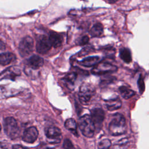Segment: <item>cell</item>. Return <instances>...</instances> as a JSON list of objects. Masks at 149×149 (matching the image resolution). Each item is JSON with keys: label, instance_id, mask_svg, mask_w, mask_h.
I'll use <instances>...</instances> for the list:
<instances>
[{"label": "cell", "instance_id": "20", "mask_svg": "<svg viewBox=\"0 0 149 149\" xmlns=\"http://www.w3.org/2000/svg\"><path fill=\"white\" fill-rule=\"evenodd\" d=\"M119 55L120 58L126 63H130L132 61V56L130 51L129 49L123 48L120 49Z\"/></svg>", "mask_w": 149, "mask_h": 149}, {"label": "cell", "instance_id": "28", "mask_svg": "<svg viewBox=\"0 0 149 149\" xmlns=\"http://www.w3.org/2000/svg\"><path fill=\"white\" fill-rule=\"evenodd\" d=\"M6 47V45H5V44L2 41L0 40V50H2V49H4Z\"/></svg>", "mask_w": 149, "mask_h": 149}, {"label": "cell", "instance_id": "14", "mask_svg": "<svg viewBox=\"0 0 149 149\" xmlns=\"http://www.w3.org/2000/svg\"><path fill=\"white\" fill-rule=\"evenodd\" d=\"M16 59L15 55L11 52H5L0 54V65L6 66Z\"/></svg>", "mask_w": 149, "mask_h": 149}, {"label": "cell", "instance_id": "12", "mask_svg": "<svg viewBox=\"0 0 149 149\" xmlns=\"http://www.w3.org/2000/svg\"><path fill=\"white\" fill-rule=\"evenodd\" d=\"M27 63L31 69H37L43 65L44 60L38 55H33L28 59Z\"/></svg>", "mask_w": 149, "mask_h": 149}, {"label": "cell", "instance_id": "7", "mask_svg": "<svg viewBox=\"0 0 149 149\" xmlns=\"http://www.w3.org/2000/svg\"><path fill=\"white\" fill-rule=\"evenodd\" d=\"M45 133L49 143H58L61 139V131L56 126H49L45 129Z\"/></svg>", "mask_w": 149, "mask_h": 149}, {"label": "cell", "instance_id": "10", "mask_svg": "<svg viewBox=\"0 0 149 149\" xmlns=\"http://www.w3.org/2000/svg\"><path fill=\"white\" fill-rule=\"evenodd\" d=\"M38 136V132L37 128L34 126H31L24 130L22 136V139L27 143H33L37 140Z\"/></svg>", "mask_w": 149, "mask_h": 149}, {"label": "cell", "instance_id": "21", "mask_svg": "<svg viewBox=\"0 0 149 149\" xmlns=\"http://www.w3.org/2000/svg\"><path fill=\"white\" fill-rule=\"evenodd\" d=\"M77 73L74 72H70L68 73L65 77V81L69 84L73 85L77 78Z\"/></svg>", "mask_w": 149, "mask_h": 149}, {"label": "cell", "instance_id": "3", "mask_svg": "<svg viewBox=\"0 0 149 149\" xmlns=\"http://www.w3.org/2000/svg\"><path fill=\"white\" fill-rule=\"evenodd\" d=\"M95 93L94 87L88 83H84L80 87L79 98L83 104H87Z\"/></svg>", "mask_w": 149, "mask_h": 149}, {"label": "cell", "instance_id": "8", "mask_svg": "<svg viewBox=\"0 0 149 149\" xmlns=\"http://www.w3.org/2000/svg\"><path fill=\"white\" fill-rule=\"evenodd\" d=\"M52 45L49 40V37L45 35H40L37 38L36 50L41 54H46L51 48Z\"/></svg>", "mask_w": 149, "mask_h": 149}, {"label": "cell", "instance_id": "29", "mask_svg": "<svg viewBox=\"0 0 149 149\" xmlns=\"http://www.w3.org/2000/svg\"><path fill=\"white\" fill-rule=\"evenodd\" d=\"M107 2H109V3H114V2H116V1H118V0H106Z\"/></svg>", "mask_w": 149, "mask_h": 149}, {"label": "cell", "instance_id": "19", "mask_svg": "<svg viewBox=\"0 0 149 149\" xmlns=\"http://www.w3.org/2000/svg\"><path fill=\"white\" fill-rule=\"evenodd\" d=\"M119 90L121 95L125 99H129L133 97L135 94V92L133 90L125 86H120L119 88Z\"/></svg>", "mask_w": 149, "mask_h": 149}, {"label": "cell", "instance_id": "4", "mask_svg": "<svg viewBox=\"0 0 149 149\" xmlns=\"http://www.w3.org/2000/svg\"><path fill=\"white\" fill-rule=\"evenodd\" d=\"M3 128L6 134L12 139H15L19 134V127L16 120L12 117H8L3 122Z\"/></svg>", "mask_w": 149, "mask_h": 149}, {"label": "cell", "instance_id": "11", "mask_svg": "<svg viewBox=\"0 0 149 149\" xmlns=\"http://www.w3.org/2000/svg\"><path fill=\"white\" fill-rule=\"evenodd\" d=\"M20 74V70L15 66L9 67L0 73V80L10 79L14 80L15 78Z\"/></svg>", "mask_w": 149, "mask_h": 149}, {"label": "cell", "instance_id": "26", "mask_svg": "<svg viewBox=\"0 0 149 149\" xmlns=\"http://www.w3.org/2000/svg\"><path fill=\"white\" fill-rule=\"evenodd\" d=\"M139 83L140 84L139 85V88H140V90L141 91H143V89H144V86L141 85V84H144V83H143V79L141 77H140V78H139Z\"/></svg>", "mask_w": 149, "mask_h": 149}, {"label": "cell", "instance_id": "31", "mask_svg": "<svg viewBox=\"0 0 149 149\" xmlns=\"http://www.w3.org/2000/svg\"><path fill=\"white\" fill-rule=\"evenodd\" d=\"M47 149H51V148H47Z\"/></svg>", "mask_w": 149, "mask_h": 149}, {"label": "cell", "instance_id": "17", "mask_svg": "<svg viewBox=\"0 0 149 149\" xmlns=\"http://www.w3.org/2000/svg\"><path fill=\"white\" fill-rule=\"evenodd\" d=\"M65 126L66 129L69 130L75 136H77V123L74 119L70 118L67 119L65 122Z\"/></svg>", "mask_w": 149, "mask_h": 149}, {"label": "cell", "instance_id": "1", "mask_svg": "<svg viewBox=\"0 0 149 149\" xmlns=\"http://www.w3.org/2000/svg\"><path fill=\"white\" fill-rule=\"evenodd\" d=\"M108 129L111 134L119 136L126 131V124L125 117L120 113H115L109 124Z\"/></svg>", "mask_w": 149, "mask_h": 149}, {"label": "cell", "instance_id": "24", "mask_svg": "<svg viewBox=\"0 0 149 149\" xmlns=\"http://www.w3.org/2000/svg\"><path fill=\"white\" fill-rule=\"evenodd\" d=\"M92 50V48L91 47H86V48H84L83 49H81L79 53V55L80 56H84V55H86L87 54H88L89 52H90Z\"/></svg>", "mask_w": 149, "mask_h": 149}, {"label": "cell", "instance_id": "5", "mask_svg": "<svg viewBox=\"0 0 149 149\" xmlns=\"http://www.w3.org/2000/svg\"><path fill=\"white\" fill-rule=\"evenodd\" d=\"M34 47V41L29 36L24 37L19 45V52L22 57L28 56L32 52Z\"/></svg>", "mask_w": 149, "mask_h": 149}, {"label": "cell", "instance_id": "25", "mask_svg": "<svg viewBox=\"0 0 149 149\" xmlns=\"http://www.w3.org/2000/svg\"><path fill=\"white\" fill-rule=\"evenodd\" d=\"M89 41V38L88 36H84L83 37H82L81 39L80 40V45H85Z\"/></svg>", "mask_w": 149, "mask_h": 149}, {"label": "cell", "instance_id": "30", "mask_svg": "<svg viewBox=\"0 0 149 149\" xmlns=\"http://www.w3.org/2000/svg\"><path fill=\"white\" fill-rule=\"evenodd\" d=\"M1 125H0V131H1Z\"/></svg>", "mask_w": 149, "mask_h": 149}, {"label": "cell", "instance_id": "16", "mask_svg": "<svg viewBox=\"0 0 149 149\" xmlns=\"http://www.w3.org/2000/svg\"><path fill=\"white\" fill-rule=\"evenodd\" d=\"M122 106L121 101L119 98L108 100L105 102V107L109 111H114L120 108Z\"/></svg>", "mask_w": 149, "mask_h": 149}, {"label": "cell", "instance_id": "13", "mask_svg": "<svg viewBox=\"0 0 149 149\" xmlns=\"http://www.w3.org/2000/svg\"><path fill=\"white\" fill-rule=\"evenodd\" d=\"M49 40L52 46L54 48H58L61 47L63 41V38L61 35L56 32L50 33Z\"/></svg>", "mask_w": 149, "mask_h": 149}, {"label": "cell", "instance_id": "6", "mask_svg": "<svg viewBox=\"0 0 149 149\" xmlns=\"http://www.w3.org/2000/svg\"><path fill=\"white\" fill-rule=\"evenodd\" d=\"M118 68L108 62H99L92 69V73L97 75L104 74L108 73H112L117 71Z\"/></svg>", "mask_w": 149, "mask_h": 149}, {"label": "cell", "instance_id": "27", "mask_svg": "<svg viewBox=\"0 0 149 149\" xmlns=\"http://www.w3.org/2000/svg\"><path fill=\"white\" fill-rule=\"evenodd\" d=\"M12 149H29V148L24 147L23 146L19 144H15L12 146Z\"/></svg>", "mask_w": 149, "mask_h": 149}, {"label": "cell", "instance_id": "18", "mask_svg": "<svg viewBox=\"0 0 149 149\" xmlns=\"http://www.w3.org/2000/svg\"><path fill=\"white\" fill-rule=\"evenodd\" d=\"M103 33V26L100 23H95L90 31V35L93 37H98L101 36Z\"/></svg>", "mask_w": 149, "mask_h": 149}, {"label": "cell", "instance_id": "9", "mask_svg": "<svg viewBox=\"0 0 149 149\" xmlns=\"http://www.w3.org/2000/svg\"><path fill=\"white\" fill-rule=\"evenodd\" d=\"M91 118L94 123L95 130H100L102 125L104 121L105 113L104 111L101 108H97L93 109L91 112Z\"/></svg>", "mask_w": 149, "mask_h": 149}, {"label": "cell", "instance_id": "23", "mask_svg": "<svg viewBox=\"0 0 149 149\" xmlns=\"http://www.w3.org/2000/svg\"><path fill=\"white\" fill-rule=\"evenodd\" d=\"M63 147L64 149H74L72 141L68 139H65L63 144Z\"/></svg>", "mask_w": 149, "mask_h": 149}, {"label": "cell", "instance_id": "22", "mask_svg": "<svg viewBox=\"0 0 149 149\" xmlns=\"http://www.w3.org/2000/svg\"><path fill=\"white\" fill-rule=\"evenodd\" d=\"M111 145V141L108 139H104L98 144V149H109Z\"/></svg>", "mask_w": 149, "mask_h": 149}, {"label": "cell", "instance_id": "15", "mask_svg": "<svg viewBox=\"0 0 149 149\" xmlns=\"http://www.w3.org/2000/svg\"><path fill=\"white\" fill-rule=\"evenodd\" d=\"M100 61V58L98 56H88L86 58H84L80 62V64L83 66L86 67H91L94 66Z\"/></svg>", "mask_w": 149, "mask_h": 149}, {"label": "cell", "instance_id": "2", "mask_svg": "<svg viewBox=\"0 0 149 149\" xmlns=\"http://www.w3.org/2000/svg\"><path fill=\"white\" fill-rule=\"evenodd\" d=\"M79 128L83 134L87 137H92L95 131L94 123L89 115H84L79 119Z\"/></svg>", "mask_w": 149, "mask_h": 149}]
</instances>
